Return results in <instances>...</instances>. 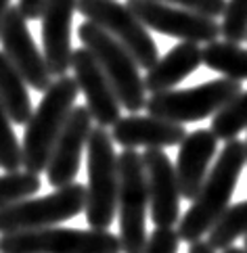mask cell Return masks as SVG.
<instances>
[{
  "label": "cell",
  "mask_w": 247,
  "mask_h": 253,
  "mask_svg": "<svg viewBox=\"0 0 247 253\" xmlns=\"http://www.w3.org/2000/svg\"><path fill=\"white\" fill-rule=\"evenodd\" d=\"M0 42H2V52L21 74L25 84L38 92H47L52 84V74L27 30V19L19 6H11L6 11L0 28Z\"/></svg>",
  "instance_id": "cell-11"
},
{
  "label": "cell",
  "mask_w": 247,
  "mask_h": 253,
  "mask_svg": "<svg viewBox=\"0 0 247 253\" xmlns=\"http://www.w3.org/2000/svg\"><path fill=\"white\" fill-rule=\"evenodd\" d=\"M203 65L212 71H218L224 78L245 82L247 80V48L239 44L216 40L203 48Z\"/></svg>",
  "instance_id": "cell-20"
},
{
  "label": "cell",
  "mask_w": 247,
  "mask_h": 253,
  "mask_svg": "<svg viewBox=\"0 0 247 253\" xmlns=\"http://www.w3.org/2000/svg\"><path fill=\"white\" fill-rule=\"evenodd\" d=\"M187 130L182 124L159 120L153 115H126L113 126L111 138L124 149H166L178 147L185 140Z\"/></svg>",
  "instance_id": "cell-17"
},
{
  "label": "cell",
  "mask_w": 247,
  "mask_h": 253,
  "mask_svg": "<svg viewBox=\"0 0 247 253\" xmlns=\"http://www.w3.org/2000/svg\"><path fill=\"white\" fill-rule=\"evenodd\" d=\"M247 164L245 142L239 138L228 140L218 155L214 168L209 169L203 186L191 201V207L178 222V237L185 243L201 241L203 234L218 222V218L231 207V197Z\"/></svg>",
  "instance_id": "cell-1"
},
{
  "label": "cell",
  "mask_w": 247,
  "mask_h": 253,
  "mask_svg": "<svg viewBox=\"0 0 247 253\" xmlns=\"http://www.w3.org/2000/svg\"><path fill=\"white\" fill-rule=\"evenodd\" d=\"M86 210V186L71 182L40 199H21L0 210V234L50 228Z\"/></svg>",
  "instance_id": "cell-7"
},
{
  "label": "cell",
  "mask_w": 247,
  "mask_h": 253,
  "mask_svg": "<svg viewBox=\"0 0 247 253\" xmlns=\"http://www.w3.org/2000/svg\"><path fill=\"white\" fill-rule=\"evenodd\" d=\"M0 168L6 174L21 171L23 168V151L13 132V122L8 117L2 101H0Z\"/></svg>",
  "instance_id": "cell-24"
},
{
  "label": "cell",
  "mask_w": 247,
  "mask_h": 253,
  "mask_svg": "<svg viewBox=\"0 0 247 253\" xmlns=\"http://www.w3.org/2000/svg\"><path fill=\"white\" fill-rule=\"evenodd\" d=\"M40 176L30 171H11L0 176V210L40 191Z\"/></svg>",
  "instance_id": "cell-23"
},
{
  "label": "cell",
  "mask_w": 247,
  "mask_h": 253,
  "mask_svg": "<svg viewBox=\"0 0 247 253\" xmlns=\"http://www.w3.org/2000/svg\"><path fill=\"white\" fill-rule=\"evenodd\" d=\"M71 69L80 92L86 96V107L93 115V122H97L99 128H113L122 117V105L93 52L84 46L76 48L71 55Z\"/></svg>",
  "instance_id": "cell-12"
},
{
  "label": "cell",
  "mask_w": 247,
  "mask_h": 253,
  "mask_svg": "<svg viewBox=\"0 0 247 253\" xmlns=\"http://www.w3.org/2000/svg\"><path fill=\"white\" fill-rule=\"evenodd\" d=\"M0 253H122V243L109 230L50 226L0 234Z\"/></svg>",
  "instance_id": "cell-8"
},
{
  "label": "cell",
  "mask_w": 247,
  "mask_h": 253,
  "mask_svg": "<svg viewBox=\"0 0 247 253\" xmlns=\"http://www.w3.org/2000/svg\"><path fill=\"white\" fill-rule=\"evenodd\" d=\"M90 132H93V115H90L88 107L86 105L74 107L57 142H54V149L47 166V180L50 186L61 188L76 182L82 153H84L88 144Z\"/></svg>",
  "instance_id": "cell-13"
},
{
  "label": "cell",
  "mask_w": 247,
  "mask_h": 253,
  "mask_svg": "<svg viewBox=\"0 0 247 253\" xmlns=\"http://www.w3.org/2000/svg\"><path fill=\"white\" fill-rule=\"evenodd\" d=\"M178 147L174 169H176L180 197L193 201L209 174V164L214 161L218 151V138L209 128H199L189 132Z\"/></svg>",
  "instance_id": "cell-16"
},
{
  "label": "cell",
  "mask_w": 247,
  "mask_h": 253,
  "mask_svg": "<svg viewBox=\"0 0 247 253\" xmlns=\"http://www.w3.org/2000/svg\"><path fill=\"white\" fill-rule=\"evenodd\" d=\"M80 88L71 76H61L44 92L42 101L25 124V134L21 142L23 168L30 174L47 171L50 153L54 149L59 134L65 126L69 113L76 107Z\"/></svg>",
  "instance_id": "cell-2"
},
{
  "label": "cell",
  "mask_w": 247,
  "mask_h": 253,
  "mask_svg": "<svg viewBox=\"0 0 247 253\" xmlns=\"http://www.w3.org/2000/svg\"><path fill=\"white\" fill-rule=\"evenodd\" d=\"M120 188H117V215H120V243L124 253H145L147 247V211L149 188L143 155L136 149H124L117 155Z\"/></svg>",
  "instance_id": "cell-5"
},
{
  "label": "cell",
  "mask_w": 247,
  "mask_h": 253,
  "mask_svg": "<svg viewBox=\"0 0 247 253\" xmlns=\"http://www.w3.org/2000/svg\"><path fill=\"white\" fill-rule=\"evenodd\" d=\"M44 4L47 0H19V11L23 13V17L27 21H34V19H40L42 11H44Z\"/></svg>",
  "instance_id": "cell-28"
},
{
  "label": "cell",
  "mask_w": 247,
  "mask_h": 253,
  "mask_svg": "<svg viewBox=\"0 0 247 253\" xmlns=\"http://www.w3.org/2000/svg\"><path fill=\"white\" fill-rule=\"evenodd\" d=\"M78 11L86 17V21L99 25L120 42L139 63V67L151 69L157 63V44L143 21L126 4L117 0H78Z\"/></svg>",
  "instance_id": "cell-9"
},
{
  "label": "cell",
  "mask_w": 247,
  "mask_h": 253,
  "mask_svg": "<svg viewBox=\"0 0 247 253\" xmlns=\"http://www.w3.org/2000/svg\"><path fill=\"white\" fill-rule=\"evenodd\" d=\"M161 2L187 8V11L199 13L203 17H209V19L224 15V8H226V0H161Z\"/></svg>",
  "instance_id": "cell-27"
},
{
  "label": "cell",
  "mask_w": 247,
  "mask_h": 253,
  "mask_svg": "<svg viewBox=\"0 0 247 253\" xmlns=\"http://www.w3.org/2000/svg\"><path fill=\"white\" fill-rule=\"evenodd\" d=\"M245 157H247V140H245Z\"/></svg>",
  "instance_id": "cell-33"
},
{
  "label": "cell",
  "mask_w": 247,
  "mask_h": 253,
  "mask_svg": "<svg viewBox=\"0 0 247 253\" xmlns=\"http://www.w3.org/2000/svg\"><path fill=\"white\" fill-rule=\"evenodd\" d=\"M126 6L139 17L147 30L178 38L180 42L209 44L222 36L220 23L216 19L161 2V0H126Z\"/></svg>",
  "instance_id": "cell-10"
},
{
  "label": "cell",
  "mask_w": 247,
  "mask_h": 253,
  "mask_svg": "<svg viewBox=\"0 0 247 253\" xmlns=\"http://www.w3.org/2000/svg\"><path fill=\"white\" fill-rule=\"evenodd\" d=\"M209 130L218 140H235L243 130H247V92L237 94L226 107H222L214 117Z\"/></svg>",
  "instance_id": "cell-22"
},
{
  "label": "cell",
  "mask_w": 247,
  "mask_h": 253,
  "mask_svg": "<svg viewBox=\"0 0 247 253\" xmlns=\"http://www.w3.org/2000/svg\"><path fill=\"white\" fill-rule=\"evenodd\" d=\"M180 237L174 228H155L149 239L145 253H178Z\"/></svg>",
  "instance_id": "cell-26"
},
{
  "label": "cell",
  "mask_w": 247,
  "mask_h": 253,
  "mask_svg": "<svg viewBox=\"0 0 247 253\" xmlns=\"http://www.w3.org/2000/svg\"><path fill=\"white\" fill-rule=\"evenodd\" d=\"M239 237H247V199L231 205L207 232V243L214 251L233 247Z\"/></svg>",
  "instance_id": "cell-21"
},
{
  "label": "cell",
  "mask_w": 247,
  "mask_h": 253,
  "mask_svg": "<svg viewBox=\"0 0 247 253\" xmlns=\"http://www.w3.org/2000/svg\"><path fill=\"white\" fill-rule=\"evenodd\" d=\"M0 101H2L13 124L21 126L30 122L34 111L27 84L2 50H0Z\"/></svg>",
  "instance_id": "cell-19"
},
{
  "label": "cell",
  "mask_w": 247,
  "mask_h": 253,
  "mask_svg": "<svg viewBox=\"0 0 247 253\" xmlns=\"http://www.w3.org/2000/svg\"><path fill=\"white\" fill-rule=\"evenodd\" d=\"M199 65H203V48H199L195 42H178L161 59H157L151 69H147V76L143 78L145 90L151 94L174 90V86L197 71Z\"/></svg>",
  "instance_id": "cell-18"
},
{
  "label": "cell",
  "mask_w": 247,
  "mask_h": 253,
  "mask_svg": "<svg viewBox=\"0 0 247 253\" xmlns=\"http://www.w3.org/2000/svg\"><path fill=\"white\" fill-rule=\"evenodd\" d=\"M143 166L149 188V213L155 228H172L180 222V188L176 169L163 149H147Z\"/></svg>",
  "instance_id": "cell-14"
},
{
  "label": "cell",
  "mask_w": 247,
  "mask_h": 253,
  "mask_svg": "<svg viewBox=\"0 0 247 253\" xmlns=\"http://www.w3.org/2000/svg\"><path fill=\"white\" fill-rule=\"evenodd\" d=\"M78 0H47L42 11V55L52 76H67L71 67V19Z\"/></svg>",
  "instance_id": "cell-15"
},
{
  "label": "cell",
  "mask_w": 247,
  "mask_h": 253,
  "mask_svg": "<svg viewBox=\"0 0 247 253\" xmlns=\"http://www.w3.org/2000/svg\"><path fill=\"white\" fill-rule=\"evenodd\" d=\"M88 186H86V222L93 230H107L117 213L120 166L113 151L111 132L93 128L88 138Z\"/></svg>",
  "instance_id": "cell-4"
},
{
  "label": "cell",
  "mask_w": 247,
  "mask_h": 253,
  "mask_svg": "<svg viewBox=\"0 0 247 253\" xmlns=\"http://www.w3.org/2000/svg\"><path fill=\"white\" fill-rule=\"evenodd\" d=\"M220 30L226 42L241 44L247 40V0H226Z\"/></svg>",
  "instance_id": "cell-25"
},
{
  "label": "cell",
  "mask_w": 247,
  "mask_h": 253,
  "mask_svg": "<svg viewBox=\"0 0 247 253\" xmlns=\"http://www.w3.org/2000/svg\"><path fill=\"white\" fill-rule=\"evenodd\" d=\"M243 247L247 249V237H243Z\"/></svg>",
  "instance_id": "cell-32"
},
{
  "label": "cell",
  "mask_w": 247,
  "mask_h": 253,
  "mask_svg": "<svg viewBox=\"0 0 247 253\" xmlns=\"http://www.w3.org/2000/svg\"><path fill=\"white\" fill-rule=\"evenodd\" d=\"M78 36L82 46L93 52L100 69L105 71L120 105L130 113L143 111L147 107V90H145V80L141 78L139 63L134 61V57L105 30L90 21L80 25Z\"/></svg>",
  "instance_id": "cell-3"
},
{
  "label": "cell",
  "mask_w": 247,
  "mask_h": 253,
  "mask_svg": "<svg viewBox=\"0 0 247 253\" xmlns=\"http://www.w3.org/2000/svg\"><path fill=\"white\" fill-rule=\"evenodd\" d=\"M222 253H247V249H245V247H235V245H233V247L224 249Z\"/></svg>",
  "instance_id": "cell-31"
},
{
  "label": "cell",
  "mask_w": 247,
  "mask_h": 253,
  "mask_svg": "<svg viewBox=\"0 0 247 253\" xmlns=\"http://www.w3.org/2000/svg\"><path fill=\"white\" fill-rule=\"evenodd\" d=\"M189 253H216L207 241H195L189 245Z\"/></svg>",
  "instance_id": "cell-29"
},
{
  "label": "cell",
  "mask_w": 247,
  "mask_h": 253,
  "mask_svg": "<svg viewBox=\"0 0 247 253\" xmlns=\"http://www.w3.org/2000/svg\"><path fill=\"white\" fill-rule=\"evenodd\" d=\"M241 82L231 78L212 80L193 88L168 90V92L151 94L147 98V113L159 120L189 124L199 122L205 117H214L218 111L226 107L237 94H241Z\"/></svg>",
  "instance_id": "cell-6"
},
{
  "label": "cell",
  "mask_w": 247,
  "mask_h": 253,
  "mask_svg": "<svg viewBox=\"0 0 247 253\" xmlns=\"http://www.w3.org/2000/svg\"><path fill=\"white\" fill-rule=\"evenodd\" d=\"M8 8H11V0H0V28H2L4 15H6Z\"/></svg>",
  "instance_id": "cell-30"
}]
</instances>
